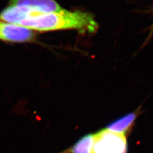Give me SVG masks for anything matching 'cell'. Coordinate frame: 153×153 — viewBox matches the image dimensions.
Returning <instances> with one entry per match:
<instances>
[{"label": "cell", "instance_id": "5", "mask_svg": "<svg viewBox=\"0 0 153 153\" xmlns=\"http://www.w3.org/2000/svg\"><path fill=\"white\" fill-rule=\"evenodd\" d=\"M138 115L139 110L130 112L109 123L105 129L114 133L125 134L132 128Z\"/></svg>", "mask_w": 153, "mask_h": 153}, {"label": "cell", "instance_id": "2", "mask_svg": "<svg viewBox=\"0 0 153 153\" xmlns=\"http://www.w3.org/2000/svg\"><path fill=\"white\" fill-rule=\"evenodd\" d=\"M125 134L104 129L94 134L91 153H127Z\"/></svg>", "mask_w": 153, "mask_h": 153}, {"label": "cell", "instance_id": "3", "mask_svg": "<svg viewBox=\"0 0 153 153\" xmlns=\"http://www.w3.org/2000/svg\"><path fill=\"white\" fill-rule=\"evenodd\" d=\"M35 33L28 28L19 25L0 21V40L14 43H24L33 40Z\"/></svg>", "mask_w": 153, "mask_h": 153}, {"label": "cell", "instance_id": "4", "mask_svg": "<svg viewBox=\"0 0 153 153\" xmlns=\"http://www.w3.org/2000/svg\"><path fill=\"white\" fill-rule=\"evenodd\" d=\"M10 5L33 7L43 13L56 12L62 9L55 0H10Z\"/></svg>", "mask_w": 153, "mask_h": 153}, {"label": "cell", "instance_id": "1", "mask_svg": "<svg viewBox=\"0 0 153 153\" xmlns=\"http://www.w3.org/2000/svg\"><path fill=\"white\" fill-rule=\"evenodd\" d=\"M22 19L18 25L40 32L74 30L82 33H93L98 24L93 15L88 12L76 10L43 13L38 9L23 6Z\"/></svg>", "mask_w": 153, "mask_h": 153}, {"label": "cell", "instance_id": "6", "mask_svg": "<svg viewBox=\"0 0 153 153\" xmlns=\"http://www.w3.org/2000/svg\"><path fill=\"white\" fill-rule=\"evenodd\" d=\"M93 134H88L81 137L72 146L59 153H91Z\"/></svg>", "mask_w": 153, "mask_h": 153}]
</instances>
